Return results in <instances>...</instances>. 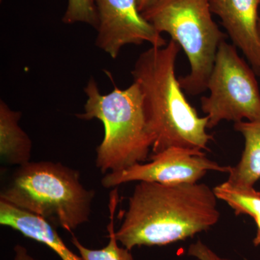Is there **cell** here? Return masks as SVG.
<instances>
[{
  "label": "cell",
  "mask_w": 260,
  "mask_h": 260,
  "mask_svg": "<svg viewBox=\"0 0 260 260\" xmlns=\"http://www.w3.org/2000/svg\"><path fill=\"white\" fill-rule=\"evenodd\" d=\"M217 200L205 184L140 181L129 198L116 239L130 251L137 246L185 240L218 223Z\"/></svg>",
  "instance_id": "cell-1"
},
{
  "label": "cell",
  "mask_w": 260,
  "mask_h": 260,
  "mask_svg": "<svg viewBox=\"0 0 260 260\" xmlns=\"http://www.w3.org/2000/svg\"><path fill=\"white\" fill-rule=\"evenodd\" d=\"M181 47L171 39L162 47H151L135 61L131 73L143 98L149 129L153 136V153L172 147L208 150L213 139L207 133L208 116L200 117L188 102L176 77Z\"/></svg>",
  "instance_id": "cell-2"
},
{
  "label": "cell",
  "mask_w": 260,
  "mask_h": 260,
  "mask_svg": "<svg viewBox=\"0 0 260 260\" xmlns=\"http://www.w3.org/2000/svg\"><path fill=\"white\" fill-rule=\"evenodd\" d=\"M84 92L87 96L84 112L77 116L84 120L96 119L104 127V139L96 149L98 169L106 174L146 161L154 138L138 84L133 82L126 89L114 85V90L104 95L90 78Z\"/></svg>",
  "instance_id": "cell-3"
},
{
  "label": "cell",
  "mask_w": 260,
  "mask_h": 260,
  "mask_svg": "<svg viewBox=\"0 0 260 260\" xmlns=\"http://www.w3.org/2000/svg\"><path fill=\"white\" fill-rule=\"evenodd\" d=\"M94 198L78 171L52 161L19 167L0 193V200L70 232L89 221Z\"/></svg>",
  "instance_id": "cell-4"
},
{
  "label": "cell",
  "mask_w": 260,
  "mask_h": 260,
  "mask_svg": "<svg viewBox=\"0 0 260 260\" xmlns=\"http://www.w3.org/2000/svg\"><path fill=\"white\" fill-rule=\"evenodd\" d=\"M212 13L210 0H158L142 13L157 31L167 32L184 49L190 73L179 81L189 95L208 90L219 46L226 39Z\"/></svg>",
  "instance_id": "cell-5"
},
{
  "label": "cell",
  "mask_w": 260,
  "mask_h": 260,
  "mask_svg": "<svg viewBox=\"0 0 260 260\" xmlns=\"http://www.w3.org/2000/svg\"><path fill=\"white\" fill-rule=\"evenodd\" d=\"M256 73L238 54L237 47L223 41L219 46L209 81L208 96L201 99L208 116V129L220 121H254L260 117V90Z\"/></svg>",
  "instance_id": "cell-6"
},
{
  "label": "cell",
  "mask_w": 260,
  "mask_h": 260,
  "mask_svg": "<svg viewBox=\"0 0 260 260\" xmlns=\"http://www.w3.org/2000/svg\"><path fill=\"white\" fill-rule=\"evenodd\" d=\"M229 168L210 160L202 150L172 147L152 154L148 162L107 173L102 178V184L105 188H114L132 181L162 184L198 183L209 171L229 173Z\"/></svg>",
  "instance_id": "cell-7"
},
{
  "label": "cell",
  "mask_w": 260,
  "mask_h": 260,
  "mask_svg": "<svg viewBox=\"0 0 260 260\" xmlns=\"http://www.w3.org/2000/svg\"><path fill=\"white\" fill-rule=\"evenodd\" d=\"M99 26L95 45L116 59L128 44L148 43L162 47L167 42L160 32L145 20L137 0H94Z\"/></svg>",
  "instance_id": "cell-8"
},
{
  "label": "cell",
  "mask_w": 260,
  "mask_h": 260,
  "mask_svg": "<svg viewBox=\"0 0 260 260\" xmlns=\"http://www.w3.org/2000/svg\"><path fill=\"white\" fill-rule=\"evenodd\" d=\"M260 0H210L212 13L218 15L236 47L242 51L260 76V40L257 25Z\"/></svg>",
  "instance_id": "cell-9"
},
{
  "label": "cell",
  "mask_w": 260,
  "mask_h": 260,
  "mask_svg": "<svg viewBox=\"0 0 260 260\" xmlns=\"http://www.w3.org/2000/svg\"><path fill=\"white\" fill-rule=\"evenodd\" d=\"M0 224L23 234L24 237L45 244L61 260H83L70 250L55 227L42 217L17 208L0 200Z\"/></svg>",
  "instance_id": "cell-10"
},
{
  "label": "cell",
  "mask_w": 260,
  "mask_h": 260,
  "mask_svg": "<svg viewBox=\"0 0 260 260\" xmlns=\"http://www.w3.org/2000/svg\"><path fill=\"white\" fill-rule=\"evenodd\" d=\"M21 116L0 101V157L4 164L18 167L30 161L32 148L31 140L19 125Z\"/></svg>",
  "instance_id": "cell-11"
},
{
  "label": "cell",
  "mask_w": 260,
  "mask_h": 260,
  "mask_svg": "<svg viewBox=\"0 0 260 260\" xmlns=\"http://www.w3.org/2000/svg\"><path fill=\"white\" fill-rule=\"evenodd\" d=\"M234 126L244 137V148L239 162L229 168L228 181L238 185L254 186L260 179V117L234 123Z\"/></svg>",
  "instance_id": "cell-12"
},
{
  "label": "cell",
  "mask_w": 260,
  "mask_h": 260,
  "mask_svg": "<svg viewBox=\"0 0 260 260\" xmlns=\"http://www.w3.org/2000/svg\"><path fill=\"white\" fill-rule=\"evenodd\" d=\"M218 200L227 203L236 215H248L254 219L257 228L253 244L260 246V191L254 186L238 185L226 181L213 189Z\"/></svg>",
  "instance_id": "cell-13"
},
{
  "label": "cell",
  "mask_w": 260,
  "mask_h": 260,
  "mask_svg": "<svg viewBox=\"0 0 260 260\" xmlns=\"http://www.w3.org/2000/svg\"><path fill=\"white\" fill-rule=\"evenodd\" d=\"M118 204V193L116 189L111 193L109 200V213L110 222L108 225L109 242L107 245L99 249H92L86 247L80 242L78 238L73 236L71 242L79 252L83 260H134L131 251L126 248L119 246V242L116 237L114 226V216Z\"/></svg>",
  "instance_id": "cell-14"
},
{
  "label": "cell",
  "mask_w": 260,
  "mask_h": 260,
  "mask_svg": "<svg viewBox=\"0 0 260 260\" xmlns=\"http://www.w3.org/2000/svg\"><path fill=\"white\" fill-rule=\"evenodd\" d=\"M62 22L65 24L82 23L97 29L99 17L94 0H68Z\"/></svg>",
  "instance_id": "cell-15"
},
{
  "label": "cell",
  "mask_w": 260,
  "mask_h": 260,
  "mask_svg": "<svg viewBox=\"0 0 260 260\" xmlns=\"http://www.w3.org/2000/svg\"><path fill=\"white\" fill-rule=\"evenodd\" d=\"M187 254L188 255L197 258L198 260H233L218 255L209 246L200 240L189 246Z\"/></svg>",
  "instance_id": "cell-16"
},
{
  "label": "cell",
  "mask_w": 260,
  "mask_h": 260,
  "mask_svg": "<svg viewBox=\"0 0 260 260\" xmlns=\"http://www.w3.org/2000/svg\"><path fill=\"white\" fill-rule=\"evenodd\" d=\"M14 260H42L37 259L28 252L25 246L17 244L14 247Z\"/></svg>",
  "instance_id": "cell-17"
},
{
  "label": "cell",
  "mask_w": 260,
  "mask_h": 260,
  "mask_svg": "<svg viewBox=\"0 0 260 260\" xmlns=\"http://www.w3.org/2000/svg\"><path fill=\"white\" fill-rule=\"evenodd\" d=\"M137 1H138V8L140 13H143L158 0H137Z\"/></svg>",
  "instance_id": "cell-18"
},
{
  "label": "cell",
  "mask_w": 260,
  "mask_h": 260,
  "mask_svg": "<svg viewBox=\"0 0 260 260\" xmlns=\"http://www.w3.org/2000/svg\"><path fill=\"white\" fill-rule=\"evenodd\" d=\"M257 30H258V35H259V40H260V17L259 18V20H258Z\"/></svg>",
  "instance_id": "cell-19"
}]
</instances>
